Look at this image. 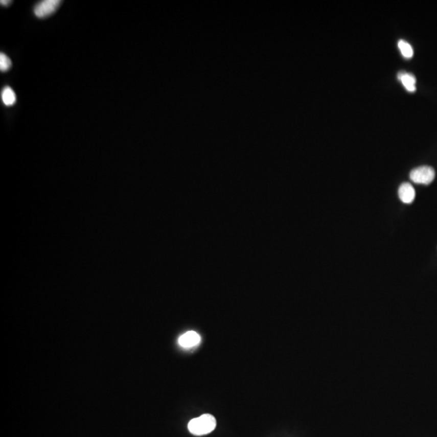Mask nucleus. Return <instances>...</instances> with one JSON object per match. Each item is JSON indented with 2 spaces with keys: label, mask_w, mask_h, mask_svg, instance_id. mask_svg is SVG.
Instances as JSON below:
<instances>
[{
  "label": "nucleus",
  "mask_w": 437,
  "mask_h": 437,
  "mask_svg": "<svg viewBox=\"0 0 437 437\" xmlns=\"http://www.w3.org/2000/svg\"><path fill=\"white\" fill-rule=\"evenodd\" d=\"M398 47L400 49L401 53L405 58H410L413 56V54H414L413 48L407 41H404V40H400L398 41Z\"/></svg>",
  "instance_id": "obj_8"
},
{
  "label": "nucleus",
  "mask_w": 437,
  "mask_h": 437,
  "mask_svg": "<svg viewBox=\"0 0 437 437\" xmlns=\"http://www.w3.org/2000/svg\"><path fill=\"white\" fill-rule=\"evenodd\" d=\"M435 175V170L430 166H420L410 172V177L417 184L429 185L433 181Z\"/></svg>",
  "instance_id": "obj_2"
},
{
  "label": "nucleus",
  "mask_w": 437,
  "mask_h": 437,
  "mask_svg": "<svg viewBox=\"0 0 437 437\" xmlns=\"http://www.w3.org/2000/svg\"><path fill=\"white\" fill-rule=\"evenodd\" d=\"M59 0H45L39 3L34 8V14L38 18H45L52 15L56 12L60 5Z\"/></svg>",
  "instance_id": "obj_3"
},
{
  "label": "nucleus",
  "mask_w": 437,
  "mask_h": 437,
  "mask_svg": "<svg viewBox=\"0 0 437 437\" xmlns=\"http://www.w3.org/2000/svg\"><path fill=\"white\" fill-rule=\"evenodd\" d=\"M1 97H2L3 102L6 106H12L16 103V94L10 87H4Z\"/></svg>",
  "instance_id": "obj_7"
},
{
  "label": "nucleus",
  "mask_w": 437,
  "mask_h": 437,
  "mask_svg": "<svg viewBox=\"0 0 437 437\" xmlns=\"http://www.w3.org/2000/svg\"><path fill=\"white\" fill-rule=\"evenodd\" d=\"M398 195L402 202L410 204L415 200L416 191L410 183H402L398 189Z\"/></svg>",
  "instance_id": "obj_5"
},
{
  "label": "nucleus",
  "mask_w": 437,
  "mask_h": 437,
  "mask_svg": "<svg viewBox=\"0 0 437 437\" xmlns=\"http://www.w3.org/2000/svg\"><path fill=\"white\" fill-rule=\"evenodd\" d=\"M398 79L402 81L406 90L409 91H415L416 90V79L413 75L401 72L398 74Z\"/></svg>",
  "instance_id": "obj_6"
},
{
  "label": "nucleus",
  "mask_w": 437,
  "mask_h": 437,
  "mask_svg": "<svg viewBox=\"0 0 437 437\" xmlns=\"http://www.w3.org/2000/svg\"><path fill=\"white\" fill-rule=\"evenodd\" d=\"M200 335L195 331H188L182 334L178 339L180 346L184 348H191L195 347L200 342Z\"/></svg>",
  "instance_id": "obj_4"
},
{
  "label": "nucleus",
  "mask_w": 437,
  "mask_h": 437,
  "mask_svg": "<svg viewBox=\"0 0 437 437\" xmlns=\"http://www.w3.org/2000/svg\"><path fill=\"white\" fill-rule=\"evenodd\" d=\"M12 67V61L5 54H0V70L2 72H8Z\"/></svg>",
  "instance_id": "obj_9"
},
{
  "label": "nucleus",
  "mask_w": 437,
  "mask_h": 437,
  "mask_svg": "<svg viewBox=\"0 0 437 437\" xmlns=\"http://www.w3.org/2000/svg\"><path fill=\"white\" fill-rule=\"evenodd\" d=\"M216 427V418L210 414H204L189 422L188 429L194 435H208Z\"/></svg>",
  "instance_id": "obj_1"
},
{
  "label": "nucleus",
  "mask_w": 437,
  "mask_h": 437,
  "mask_svg": "<svg viewBox=\"0 0 437 437\" xmlns=\"http://www.w3.org/2000/svg\"><path fill=\"white\" fill-rule=\"evenodd\" d=\"M0 3H1V5H2V6H8L9 4H11L12 1H8H8H7V0H2Z\"/></svg>",
  "instance_id": "obj_10"
}]
</instances>
